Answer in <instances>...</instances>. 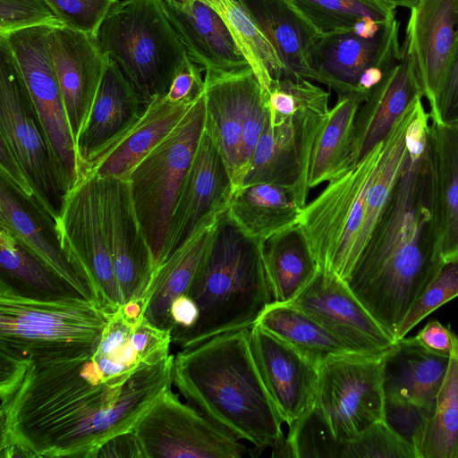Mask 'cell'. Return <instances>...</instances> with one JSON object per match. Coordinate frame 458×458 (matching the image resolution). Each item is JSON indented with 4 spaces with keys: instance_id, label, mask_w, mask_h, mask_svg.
Returning a JSON list of instances; mask_svg holds the SVG:
<instances>
[{
    "instance_id": "1",
    "label": "cell",
    "mask_w": 458,
    "mask_h": 458,
    "mask_svg": "<svg viewBox=\"0 0 458 458\" xmlns=\"http://www.w3.org/2000/svg\"><path fill=\"white\" fill-rule=\"evenodd\" d=\"M174 359L108 377L92 352L37 361L0 356V457L97 458L172 386Z\"/></svg>"
},
{
    "instance_id": "2",
    "label": "cell",
    "mask_w": 458,
    "mask_h": 458,
    "mask_svg": "<svg viewBox=\"0 0 458 458\" xmlns=\"http://www.w3.org/2000/svg\"><path fill=\"white\" fill-rule=\"evenodd\" d=\"M429 119L421 104L408 130L403 170L345 281L395 340L406 315L445 263L435 215Z\"/></svg>"
},
{
    "instance_id": "3",
    "label": "cell",
    "mask_w": 458,
    "mask_h": 458,
    "mask_svg": "<svg viewBox=\"0 0 458 458\" xmlns=\"http://www.w3.org/2000/svg\"><path fill=\"white\" fill-rule=\"evenodd\" d=\"M249 335L231 331L181 349L173 385L223 431L260 453L284 435V420L258 371Z\"/></svg>"
},
{
    "instance_id": "4",
    "label": "cell",
    "mask_w": 458,
    "mask_h": 458,
    "mask_svg": "<svg viewBox=\"0 0 458 458\" xmlns=\"http://www.w3.org/2000/svg\"><path fill=\"white\" fill-rule=\"evenodd\" d=\"M199 310L196 326L174 344L181 349L254 326L272 296L262 242L245 235L223 212L187 293Z\"/></svg>"
},
{
    "instance_id": "5",
    "label": "cell",
    "mask_w": 458,
    "mask_h": 458,
    "mask_svg": "<svg viewBox=\"0 0 458 458\" xmlns=\"http://www.w3.org/2000/svg\"><path fill=\"white\" fill-rule=\"evenodd\" d=\"M107 318L81 295L38 297L0 279V355L37 361L91 353Z\"/></svg>"
},
{
    "instance_id": "6",
    "label": "cell",
    "mask_w": 458,
    "mask_h": 458,
    "mask_svg": "<svg viewBox=\"0 0 458 458\" xmlns=\"http://www.w3.org/2000/svg\"><path fill=\"white\" fill-rule=\"evenodd\" d=\"M136 89L146 107L165 96L190 59L163 0L117 1L95 37Z\"/></svg>"
},
{
    "instance_id": "7",
    "label": "cell",
    "mask_w": 458,
    "mask_h": 458,
    "mask_svg": "<svg viewBox=\"0 0 458 458\" xmlns=\"http://www.w3.org/2000/svg\"><path fill=\"white\" fill-rule=\"evenodd\" d=\"M384 141L356 165L329 182L301 211L303 231L319 268L346 281L360 254L369 186L382 157Z\"/></svg>"
},
{
    "instance_id": "8",
    "label": "cell",
    "mask_w": 458,
    "mask_h": 458,
    "mask_svg": "<svg viewBox=\"0 0 458 458\" xmlns=\"http://www.w3.org/2000/svg\"><path fill=\"white\" fill-rule=\"evenodd\" d=\"M204 121L203 92L178 125L135 166L127 180L156 269L161 262L175 202L203 131Z\"/></svg>"
},
{
    "instance_id": "9",
    "label": "cell",
    "mask_w": 458,
    "mask_h": 458,
    "mask_svg": "<svg viewBox=\"0 0 458 458\" xmlns=\"http://www.w3.org/2000/svg\"><path fill=\"white\" fill-rule=\"evenodd\" d=\"M0 139L32 183L41 216L54 229L67 191L14 55L0 37Z\"/></svg>"
},
{
    "instance_id": "10",
    "label": "cell",
    "mask_w": 458,
    "mask_h": 458,
    "mask_svg": "<svg viewBox=\"0 0 458 458\" xmlns=\"http://www.w3.org/2000/svg\"><path fill=\"white\" fill-rule=\"evenodd\" d=\"M54 232L65 259L93 301L113 312L123 305L104 229L99 180L85 176L64 196Z\"/></svg>"
},
{
    "instance_id": "11",
    "label": "cell",
    "mask_w": 458,
    "mask_h": 458,
    "mask_svg": "<svg viewBox=\"0 0 458 458\" xmlns=\"http://www.w3.org/2000/svg\"><path fill=\"white\" fill-rule=\"evenodd\" d=\"M51 29L38 26L0 37L6 39L14 55L59 176L68 192L84 175L49 48Z\"/></svg>"
},
{
    "instance_id": "12",
    "label": "cell",
    "mask_w": 458,
    "mask_h": 458,
    "mask_svg": "<svg viewBox=\"0 0 458 458\" xmlns=\"http://www.w3.org/2000/svg\"><path fill=\"white\" fill-rule=\"evenodd\" d=\"M132 433L143 457L242 458L248 448L167 387L140 418Z\"/></svg>"
},
{
    "instance_id": "13",
    "label": "cell",
    "mask_w": 458,
    "mask_h": 458,
    "mask_svg": "<svg viewBox=\"0 0 458 458\" xmlns=\"http://www.w3.org/2000/svg\"><path fill=\"white\" fill-rule=\"evenodd\" d=\"M384 356L347 355L320 365L314 406L339 441L384 420Z\"/></svg>"
},
{
    "instance_id": "14",
    "label": "cell",
    "mask_w": 458,
    "mask_h": 458,
    "mask_svg": "<svg viewBox=\"0 0 458 458\" xmlns=\"http://www.w3.org/2000/svg\"><path fill=\"white\" fill-rule=\"evenodd\" d=\"M328 113L301 110L276 125H271L267 118L242 185L272 183L284 187L303 209L310 190L313 148Z\"/></svg>"
},
{
    "instance_id": "15",
    "label": "cell",
    "mask_w": 458,
    "mask_h": 458,
    "mask_svg": "<svg viewBox=\"0 0 458 458\" xmlns=\"http://www.w3.org/2000/svg\"><path fill=\"white\" fill-rule=\"evenodd\" d=\"M98 180L103 225L123 305L135 302L141 307L156 267L135 212L130 183L113 177Z\"/></svg>"
},
{
    "instance_id": "16",
    "label": "cell",
    "mask_w": 458,
    "mask_h": 458,
    "mask_svg": "<svg viewBox=\"0 0 458 458\" xmlns=\"http://www.w3.org/2000/svg\"><path fill=\"white\" fill-rule=\"evenodd\" d=\"M311 316L356 354L384 356L396 340L335 274L319 268L289 303Z\"/></svg>"
},
{
    "instance_id": "17",
    "label": "cell",
    "mask_w": 458,
    "mask_h": 458,
    "mask_svg": "<svg viewBox=\"0 0 458 458\" xmlns=\"http://www.w3.org/2000/svg\"><path fill=\"white\" fill-rule=\"evenodd\" d=\"M401 57L399 21L394 15L372 38L352 30L320 36L310 51L311 81L327 85L337 97L359 93L358 82L367 69L377 66L387 71Z\"/></svg>"
},
{
    "instance_id": "18",
    "label": "cell",
    "mask_w": 458,
    "mask_h": 458,
    "mask_svg": "<svg viewBox=\"0 0 458 458\" xmlns=\"http://www.w3.org/2000/svg\"><path fill=\"white\" fill-rule=\"evenodd\" d=\"M249 341L265 387L290 426L315 403L319 366L259 325L250 328Z\"/></svg>"
},
{
    "instance_id": "19",
    "label": "cell",
    "mask_w": 458,
    "mask_h": 458,
    "mask_svg": "<svg viewBox=\"0 0 458 458\" xmlns=\"http://www.w3.org/2000/svg\"><path fill=\"white\" fill-rule=\"evenodd\" d=\"M233 184L224 160L204 130L181 186L160 266L208 216L226 210Z\"/></svg>"
},
{
    "instance_id": "20",
    "label": "cell",
    "mask_w": 458,
    "mask_h": 458,
    "mask_svg": "<svg viewBox=\"0 0 458 458\" xmlns=\"http://www.w3.org/2000/svg\"><path fill=\"white\" fill-rule=\"evenodd\" d=\"M49 48L76 147L101 82L107 56L94 37L66 26L51 29Z\"/></svg>"
},
{
    "instance_id": "21",
    "label": "cell",
    "mask_w": 458,
    "mask_h": 458,
    "mask_svg": "<svg viewBox=\"0 0 458 458\" xmlns=\"http://www.w3.org/2000/svg\"><path fill=\"white\" fill-rule=\"evenodd\" d=\"M410 11L403 47L431 106L458 38V0H420Z\"/></svg>"
},
{
    "instance_id": "22",
    "label": "cell",
    "mask_w": 458,
    "mask_h": 458,
    "mask_svg": "<svg viewBox=\"0 0 458 458\" xmlns=\"http://www.w3.org/2000/svg\"><path fill=\"white\" fill-rule=\"evenodd\" d=\"M146 106L118 65L107 57L88 120L76 141L84 177L89 165L135 125Z\"/></svg>"
},
{
    "instance_id": "23",
    "label": "cell",
    "mask_w": 458,
    "mask_h": 458,
    "mask_svg": "<svg viewBox=\"0 0 458 458\" xmlns=\"http://www.w3.org/2000/svg\"><path fill=\"white\" fill-rule=\"evenodd\" d=\"M255 74L250 66L236 71L207 70L204 75V130L229 172L233 189L242 186L241 138L248 90Z\"/></svg>"
},
{
    "instance_id": "24",
    "label": "cell",
    "mask_w": 458,
    "mask_h": 458,
    "mask_svg": "<svg viewBox=\"0 0 458 458\" xmlns=\"http://www.w3.org/2000/svg\"><path fill=\"white\" fill-rule=\"evenodd\" d=\"M422 98L414 64L402 46L400 61L385 72L358 110L353 165L383 142L399 119Z\"/></svg>"
},
{
    "instance_id": "25",
    "label": "cell",
    "mask_w": 458,
    "mask_h": 458,
    "mask_svg": "<svg viewBox=\"0 0 458 458\" xmlns=\"http://www.w3.org/2000/svg\"><path fill=\"white\" fill-rule=\"evenodd\" d=\"M223 212L206 217L187 240L157 267L142 300V318L157 327L172 331L171 303L177 296L187 294L192 285Z\"/></svg>"
},
{
    "instance_id": "26",
    "label": "cell",
    "mask_w": 458,
    "mask_h": 458,
    "mask_svg": "<svg viewBox=\"0 0 458 458\" xmlns=\"http://www.w3.org/2000/svg\"><path fill=\"white\" fill-rule=\"evenodd\" d=\"M450 355L434 352L414 337H403L383 359L385 400L408 401L436 409Z\"/></svg>"
},
{
    "instance_id": "27",
    "label": "cell",
    "mask_w": 458,
    "mask_h": 458,
    "mask_svg": "<svg viewBox=\"0 0 458 458\" xmlns=\"http://www.w3.org/2000/svg\"><path fill=\"white\" fill-rule=\"evenodd\" d=\"M164 4L189 58L204 72L250 66L220 16L207 4L196 0L182 7Z\"/></svg>"
},
{
    "instance_id": "28",
    "label": "cell",
    "mask_w": 458,
    "mask_h": 458,
    "mask_svg": "<svg viewBox=\"0 0 458 458\" xmlns=\"http://www.w3.org/2000/svg\"><path fill=\"white\" fill-rule=\"evenodd\" d=\"M195 101L174 102L166 96L153 100L129 132L89 165L87 175L128 180L135 166L172 132Z\"/></svg>"
},
{
    "instance_id": "29",
    "label": "cell",
    "mask_w": 458,
    "mask_h": 458,
    "mask_svg": "<svg viewBox=\"0 0 458 458\" xmlns=\"http://www.w3.org/2000/svg\"><path fill=\"white\" fill-rule=\"evenodd\" d=\"M238 1L276 50L287 79L311 81L310 51L321 36L314 27L286 0Z\"/></svg>"
},
{
    "instance_id": "30",
    "label": "cell",
    "mask_w": 458,
    "mask_h": 458,
    "mask_svg": "<svg viewBox=\"0 0 458 458\" xmlns=\"http://www.w3.org/2000/svg\"><path fill=\"white\" fill-rule=\"evenodd\" d=\"M0 227L62 279L74 293L93 301L90 292L62 252L54 229L28 202L1 179Z\"/></svg>"
},
{
    "instance_id": "31",
    "label": "cell",
    "mask_w": 458,
    "mask_h": 458,
    "mask_svg": "<svg viewBox=\"0 0 458 458\" xmlns=\"http://www.w3.org/2000/svg\"><path fill=\"white\" fill-rule=\"evenodd\" d=\"M434 206L444 262L458 259V129L431 121Z\"/></svg>"
},
{
    "instance_id": "32",
    "label": "cell",
    "mask_w": 458,
    "mask_h": 458,
    "mask_svg": "<svg viewBox=\"0 0 458 458\" xmlns=\"http://www.w3.org/2000/svg\"><path fill=\"white\" fill-rule=\"evenodd\" d=\"M301 211L289 190L272 183L233 188L226 208L245 235L261 242L298 224Z\"/></svg>"
},
{
    "instance_id": "33",
    "label": "cell",
    "mask_w": 458,
    "mask_h": 458,
    "mask_svg": "<svg viewBox=\"0 0 458 458\" xmlns=\"http://www.w3.org/2000/svg\"><path fill=\"white\" fill-rule=\"evenodd\" d=\"M262 252L272 303L291 302L319 269L298 224L263 241Z\"/></svg>"
},
{
    "instance_id": "34",
    "label": "cell",
    "mask_w": 458,
    "mask_h": 458,
    "mask_svg": "<svg viewBox=\"0 0 458 458\" xmlns=\"http://www.w3.org/2000/svg\"><path fill=\"white\" fill-rule=\"evenodd\" d=\"M365 100L359 93L337 97L313 148L310 189L329 182L353 165L355 119Z\"/></svg>"
},
{
    "instance_id": "35",
    "label": "cell",
    "mask_w": 458,
    "mask_h": 458,
    "mask_svg": "<svg viewBox=\"0 0 458 458\" xmlns=\"http://www.w3.org/2000/svg\"><path fill=\"white\" fill-rule=\"evenodd\" d=\"M256 325L297 349L319 367L347 355H359L309 314L290 304L271 303Z\"/></svg>"
},
{
    "instance_id": "36",
    "label": "cell",
    "mask_w": 458,
    "mask_h": 458,
    "mask_svg": "<svg viewBox=\"0 0 458 458\" xmlns=\"http://www.w3.org/2000/svg\"><path fill=\"white\" fill-rule=\"evenodd\" d=\"M414 451L416 458H458V335L454 333L435 412L414 444Z\"/></svg>"
},
{
    "instance_id": "37",
    "label": "cell",
    "mask_w": 458,
    "mask_h": 458,
    "mask_svg": "<svg viewBox=\"0 0 458 458\" xmlns=\"http://www.w3.org/2000/svg\"><path fill=\"white\" fill-rule=\"evenodd\" d=\"M199 1L207 4L220 16L261 89L266 88L272 78L287 79L285 66L276 50L238 0Z\"/></svg>"
},
{
    "instance_id": "38",
    "label": "cell",
    "mask_w": 458,
    "mask_h": 458,
    "mask_svg": "<svg viewBox=\"0 0 458 458\" xmlns=\"http://www.w3.org/2000/svg\"><path fill=\"white\" fill-rule=\"evenodd\" d=\"M0 279L26 294L38 297L77 294L3 227H0Z\"/></svg>"
},
{
    "instance_id": "39",
    "label": "cell",
    "mask_w": 458,
    "mask_h": 458,
    "mask_svg": "<svg viewBox=\"0 0 458 458\" xmlns=\"http://www.w3.org/2000/svg\"><path fill=\"white\" fill-rule=\"evenodd\" d=\"M321 35L352 30L361 18L385 23L396 14L374 0H286Z\"/></svg>"
},
{
    "instance_id": "40",
    "label": "cell",
    "mask_w": 458,
    "mask_h": 458,
    "mask_svg": "<svg viewBox=\"0 0 458 458\" xmlns=\"http://www.w3.org/2000/svg\"><path fill=\"white\" fill-rule=\"evenodd\" d=\"M271 125L301 110L328 112L329 93L307 79H274L261 89Z\"/></svg>"
},
{
    "instance_id": "41",
    "label": "cell",
    "mask_w": 458,
    "mask_h": 458,
    "mask_svg": "<svg viewBox=\"0 0 458 458\" xmlns=\"http://www.w3.org/2000/svg\"><path fill=\"white\" fill-rule=\"evenodd\" d=\"M288 428L286 438L293 458H341L344 443L334 436L314 405Z\"/></svg>"
},
{
    "instance_id": "42",
    "label": "cell",
    "mask_w": 458,
    "mask_h": 458,
    "mask_svg": "<svg viewBox=\"0 0 458 458\" xmlns=\"http://www.w3.org/2000/svg\"><path fill=\"white\" fill-rule=\"evenodd\" d=\"M341 458H416L413 446L384 420L344 442Z\"/></svg>"
},
{
    "instance_id": "43",
    "label": "cell",
    "mask_w": 458,
    "mask_h": 458,
    "mask_svg": "<svg viewBox=\"0 0 458 458\" xmlns=\"http://www.w3.org/2000/svg\"><path fill=\"white\" fill-rule=\"evenodd\" d=\"M458 296V259L443 264L436 276L418 299L403 319L396 341L404 337L409 331L424 318Z\"/></svg>"
},
{
    "instance_id": "44",
    "label": "cell",
    "mask_w": 458,
    "mask_h": 458,
    "mask_svg": "<svg viewBox=\"0 0 458 458\" xmlns=\"http://www.w3.org/2000/svg\"><path fill=\"white\" fill-rule=\"evenodd\" d=\"M38 26H64L46 0H0V36Z\"/></svg>"
},
{
    "instance_id": "45",
    "label": "cell",
    "mask_w": 458,
    "mask_h": 458,
    "mask_svg": "<svg viewBox=\"0 0 458 458\" xmlns=\"http://www.w3.org/2000/svg\"><path fill=\"white\" fill-rule=\"evenodd\" d=\"M268 118L260 84L255 76L250 82L241 138V170L243 182ZM243 184V183H242Z\"/></svg>"
},
{
    "instance_id": "46",
    "label": "cell",
    "mask_w": 458,
    "mask_h": 458,
    "mask_svg": "<svg viewBox=\"0 0 458 458\" xmlns=\"http://www.w3.org/2000/svg\"><path fill=\"white\" fill-rule=\"evenodd\" d=\"M64 26L96 37L110 8L119 0H46Z\"/></svg>"
},
{
    "instance_id": "47",
    "label": "cell",
    "mask_w": 458,
    "mask_h": 458,
    "mask_svg": "<svg viewBox=\"0 0 458 458\" xmlns=\"http://www.w3.org/2000/svg\"><path fill=\"white\" fill-rule=\"evenodd\" d=\"M434 412L435 409L412 402L385 400L384 420L413 448Z\"/></svg>"
},
{
    "instance_id": "48",
    "label": "cell",
    "mask_w": 458,
    "mask_h": 458,
    "mask_svg": "<svg viewBox=\"0 0 458 458\" xmlns=\"http://www.w3.org/2000/svg\"><path fill=\"white\" fill-rule=\"evenodd\" d=\"M429 116L434 123L458 129V38Z\"/></svg>"
},
{
    "instance_id": "49",
    "label": "cell",
    "mask_w": 458,
    "mask_h": 458,
    "mask_svg": "<svg viewBox=\"0 0 458 458\" xmlns=\"http://www.w3.org/2000/svg\"><path fill=\"white\" fill-rule=\"evenodd\" d=\"M1 179L41 216L37 192L8 144L0 139Z\"/></svg>"
},
{
    "instance_id": "50",
    "label": "cell",
    "mask_w": 458,
    "mask_h": 458,
    "mask_svg": "<svg viewBox=\"0 0 458 458\" xmlns=\"http://www.w3.org/2000/svg\"><path fill=\"white\" fill-rule=\"evenodd\" d=\"M204 70L189 59L174 77L167 94L174 102L195 101L204 92Z\"/></svg>"
},
{
    "instance_id": "51",
    "label": "cell",
    "mask_w": 458,
    "mask_h": 458,
    "mask_svg": "<svg viewBox=\"0 0 458 458\" xmlns=\"http://www.w3.org/2000/svg\"><path fill=\"white\" fill-rule=\"evenodd\" d=\"M169 314L172 322V344H174L196 326L199 310L191 296L182 294L172 301Z\"/></svg>"
},
{
    "instance_id": "52",
    "label": "cell",
    "mask_w": 458,
    "mask_h": 458,
    "mask_svg": "<svg viewBox=\"0 0 458 458\" xmlns=\"http://www.w3.org/2000/svg\"><path fill=\"white\" fill-rule=\"evenodd\" d=\"M453 334L449 327L443 326L438 320L433 319L415 336L428 350L445 355H450L453 350Z\"/></svg>"
},
{
    "instance_id": "53",
    "label": "cell",
    "mask_w": 458,
    "mask_h": 458,
    "mask_svg": "<svg viewBox=\"0 0 458 458\" xmlns=\"http://www.w3.org/2000/svg\"><path fill=\"white\" fill-rule=\"evenodd\" d=\"M97 457H143V454L132 431H130L108 440L100 447Z\"/></svg>"
},
{
    "instance_id": "54",
    "label": "cell",
    "mask_w": 458,
    "mask_h": 458,
    "mask_svg": "<svg viewBox=\"0 0 458 458\" xmlns=\"http://www.w3.org/2000/svg\"><path fill=\"white\" fill-rule=\"evenodd\" d=\"M383 24L370 18H361L355 23L352 31L363 38H372L378 33Z\"/></svg>"
},
{
    "instance_id": "55",
    "label": "cell",
    "mask_w": 458,
    "mask_h": 458,
    "mask_svg": "<svg viewBox=\"0 0 458 458\" xmlns=\"http://www.w3.org/2000/svg\"><path fill=\"white\" fill-rule=\"evenodd\" d=\"M380 5L391 9L395 10L397 7H404L409 10L412 9L420 0H374Z\"/></svg>"
},
{
    "instance_id": "56",
    "label": "cell",
    "mask_w": 458,
    "mask_h": 458,
    "mask_svg": "<svg viewBox=\"0 0 458 458\" xmlns=\"http://www.w3.org/2000/svg\"><path fill=\"white\" fill-rule=\"evenodd\" d=\"M196 0H163L165 4H169L176 7L185 6Z\"/></svg>"
}]
</instances>
